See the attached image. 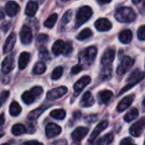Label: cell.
Masks as SVG:
<instances>
[{"label": "cell", "instance_id": "35", "mask_svg": "<svg viewBox=\"0 0 145 145\" xmlns=\"http://www.w3.org/2000/svg\"><path fill=\"white\" fill-rule=\"evenodd\" d=\"M92 34H93L92 31H91L89 28H86V29L82 30V31L78 34V36L76 37V38H77L78 40H85V39L90 37L92 36Z\"/></svg>", "mask_w": 145, "mask_h": 145}, {"label": "cell", "instance_id": "11", "mask_svg": "<svg viewBox=\"0 0 145 145\" xmlns=\"http://www.w3.org/2000/svg\"><path fill=\"white\" fill-rule=\"evenodd\" d=\"M116 56V50L112 48H107L101 59V64L103 66H108L110 65L111 63L113 62L114 59Z\"/></svg>", "mask_w": 145, "mask_h": 145}, {"label": "cell", "instance_id": "44", "mask_svg": "<svg viewBox=\"0 0 145 145\" xmlns=\"http://www.w3.org/2000/svg\"><path fill=\"white\" fill-rule=\"evenodd\" d=\"M72 51V46L71 42H66L65 43V55H68Z\"/></svg>", "mask_w": 145, "mask_h": 145}, {"label": "cell", "instance_id": "43", "mask_svg": "<svg viewBox=\"0 0 145 145\" xmlns=\"http://www.w3.org/2000/svg\"><path fill=\"white\" fill-rule=\"evenodd\" d=\"M8 95H9L8 91H4V92H3V93H1V95H0V102H1V103H3V102L8 99Z\"/></svg>", "mask_w": 145, "mask_h": 145}, {"label": "cell", "instance_id": "19", "mask_svg": "<svg viewBox=\"0 0 145 145\" xmlns=\"http://www.w3.org/2000/svg\"><path fill=\"white\" fill-rule=\"evenodd\" d=\"M14 63L13 57L8 56L2 62V72L4 74H8L14 69Z\"/></svg>", "mask_w": 145, "mask_h": 145}, {"label": "cell", "instance_id": "5", "mask_svg": "<svg viewBox=\"0 0 145 145\" xmlns=\"http://www.w3.org/2000/svg\"><path fill=\"white\" fill-rule=\"evenodd\" d=\"M43 92V89L42 87L37 86V87H33L31 90L29 91H25L23 94H22V100L25 104L26 105H30L32 104L36 98H37L38 96H40Z\"/></svg>", "mask_w": 145, "mask_h": 145}, {"label": "cell", "instance_id": "3", "mask_svg": "<svg viewBox=\"0 0 145 145\" xmlns=\"http://www.w3.org/2000/svg\"><path fill=\"white\" fill-rule=\"evenodd\" d=\"M93 15V10L89 6H83L80 8L76 14V28H78L82 24L86 23Z\"/></svg>", "mask_w": 145, "mask_h": 145}, {"label": "cell", "instance_id": "51", "mask_svg": "<svg viewBox=\"0 0 145 145\" xmlns=\"http://www.w3.org/2000/svg\"><path fill=\"white\" fill-rule=\"evenodd\" d=\"M3 135H4L3 133H1V134H0V138H2V137H3Z\"/></svg>", "mask_w": 145, "mask_h": 145}, {"label": "cell", "instance_id": "1", "mask_svg": "<svg viewBox=\"0 0 145 145\" xmlns=\"http://www.w3.org/2000/svg\"><path fill=\"white\" fill-rule=\"evenodd\" d=\"M115 18L119 22L130 23L135 20V19L137 18V14L132 8L121 7L116 11Z\"/></svg>", "mask_w": 145, "mask_h": 145}, {"label": "cell", "instance_id": "22", "mask_svg": "<svg viewBox=\"0 0 145 145\" xmlns=\"http://www.w3.org/2000/svg\"><path fill=\"white\" fill-rule=\"evenodd\" d=\"M38 10V4L35 1H29L26 4L25 13L27 16H34L37 11Z\"/></svg>", "mask_w": 145, "mask_h": 145}, {"label": "cell", "instance_id": "54", "mask_svg": "<svg viewBox=\"0 0 145 145\" xmlns=\"http://www.w3.org/2000/svg\"><path fill=\"white\" fill-rule=\"evenodd\" d=\"M1 105H2V103L0 102V107H1Z\"/></svg>", "mask_w": 145, "mask_h": 145}, {"label": "cell", "instance_id": "10", "mask_svg": "<svg viewBox=\"0 0 145 145\" xmlns=\"http://www.w3.org/2000/svg\"><path fill=\"white\" fill-rule=\"evenodd\" d=\"M91 82V77L88 76H82L80 78L74 85V91H75V96H78L81 92Z\"/></svg>", "mask_w": 145, "mask_h": 145}, {"label": "cell", "instance_id": "48", "mask_svg": "<svg viewBox=\"0 0 145 145\" xmlns=\"http://www.w3.org/2000/svg\"><path fill=\"white\" fill-rule=\"evenodd\" d=\"M100 3H102V4H105V3H110L112 0H98Z\"/></svg>", "mask_w": 145, "mask_h": 145}, {"label": "cell", "instance_id": "17", "mask_svg": "<svg viewBox=\"0 0 145 145\" xmlns=\"http://www.w3.org/2000/svg\"><path fill=\"white\" fill-rule=\"evenodd\" d=\"M134 98H135V96L133 94H131V95H128V96L125 97L124 99H122L117 105V111L123 112L125 110H127L133 104Z\"/></svg>", "mask_w": 145, "mask_h": 145}, {"label": "cell", "instance_id": "47", "mask_svg": "<svg viewBox=\"0 0 145 145\" xmlns=\"http://www.w3.org/2000/svg\"><path fill=\"white\" fill-rule=\"evenodd\" d=\"M9 25H10V24H9V23H7V25H2V30L3 29V31H8V26H9Z\"/></svg>", "mask_w": 145, "mask_h": 145}, {"label": "cell", "instance_id": "37", "mask_svg": "<svg viewBox=\"0 0 145 145\" xmlns=\"http://www.w3.org/2000/svg\"><path fill=\"white\" fill-rule=\"evenodd\" d=\"M39 57L43 60H48L50 59L49 53L48 52V50L46 49L45 47H41L40 48V49H39Z\"/></svg>", "mask_w": 145, "mask_h": 145}, {"label": "cell", "instance_id": "31", "mask_svg": "<svg viewBox=\"0 0 145 145\" xmlns=\"http://www.w3.org/2000/svg\"><path fill=\"white\" fill-rule=\"evenodd\" d=\"M66 116L65 110L63 109H58V110H54L50 112V116H52L54 119L58 120H63Z\"/></svg>", "mask_w": 145, "mask_h": 145}, {"label": "cell", "instance_id": "8", "mask_svg": "<svg viewBox=\"0 0 145 145\" xmlns=\"http://www.w3.org/2000/svg\"><path fill=\"white\" fill-rule=\"evenodd\" d=\"M145 126V118H141L138 121L135 122L130 128H129V133L133 137H139L142 135Z\"/></svg>", "mask_w": 145, "mask_h": 145}, {"label": "cell", "instance_id": "9", "mask_svg": "<svg viewBox=\"0 0 145 145\" xmlns=\"http://www.w3.org/2000/svg\"><path fill=\"white\" fill-rule=\"evenodd\" d=\"M20 41L23 44L25 45H28L31 42L32 40V32L31 28L25 25L22 26L20 31Z\"/></svg>", "mask_w": 145, "mask_h": 145}, {"label": "cell", "instance_id": "21", "mask_svg": "<svg viewBox=\"0 0 145 145\" xmlns=\"http://www.w3.org/2000/svg\"><path fill=\"white\" fill-rule=\"evenodd\" d=\"M65 42L62 40H57L52 47V52L55 55H59L65 53Z\"/></svg>", "mask_w": 145, "mask_h": 145}, {"label": "cell", "instance_id": "14", "mask_svg": "<svg viewBox=\"0 0 145 145\" xmlns=\"http://www.w3.org/2000/svg\"><path fill=\"white\" fill-rule=\"evenodd\" d=\"M45 133H46V136L48 138H54L60 134L61 127L55 123H49L46 126Z\"/></svg>", "mask_w": 145, "mask_h": 145}, {"label": "cell", "instance_id": "2", "mask_svg": "<svg viewBox=\"0 0 145 145\" xmlns=\"http://www.w3.org/2000/svg\"><path fill=\"white\" fill-rule=\"evenodd\" d=\"M97 52H98L97 48H95L94 46H91L86 48L84 51H82L80 54V57H79L80 65H82V66L90 65L95 59Z\"/></svg>", "mask_w": 145, "mask_h": 145}, {"label": "cell", "instance_id": "7", "mask_svg": "<svg viewBox=\"0 0 145 145\" xmlns=\"http://www.w3.org/2000/svg\"><path fill=\"white\" fill-rule=\"evenodd\" d=\"M68 89L66 87L61 86L56 88H54L50 91L48 92L47 93V99L49 100H55L58 99H60L61 97H63L65 94H66Z\"/></svg>", "mask_w": 145, "mask_h": 145}, {"label": "cell", "instance_id": "12", "mask_svg": "<svg viewBox=\"0 0 145 145\" xmlns=\"http://www.w3.org/2000/svg\"><path fill=\"white\" fill-rule=\"evenodd\" d=\"M88 132H89V130L88 127H77L71 133V138L75 143H79L87 136Z\"/></svg>", "mask_w": 145, "mask_h": 145}, {"label": "cell", "instance_id": "38", "mask_svg": "<svg viewBox=\"0 0 145 145\" xmlns=\"http://www.w3.org/2000/svg\"><path fill=\"white\" fill-rule=\"evenodd\" d=\"M71 16H72V12L71 10H68L65 12V14H64V16L62 17V20H61V24L62 25H67L71 20Z\"/></svg>", "mask_w": 145, "mask_h": 145}, {"label": "cell", "instance_id": "13", "mask_svg": "<svg viewBox=\"0 0 145 145\" xmlns=\"http://www.w3.org/2000/svg\"><path fill=\"white\" fill-rule=\"evenodd\" d=\"M108 124H109L108 121H102L101 122H99V123L98 124V126H97V127L93 129V131L92 132V133H91V135H90V137H89L88 142H89V143H93V142L99 137V135L101 133V132L104 131V130L108 127Z\"/></svg>", "mask_w": 145, "mask_h": 145}, {"label": "cell", "instance_id": "42", "mask_svg": "<svg viewBox=\"0 0 145 145\" xmlns=\"http://www.w3.org/2000/svg\"><path fill=\"white\" fill-rule=\"evenodd\" d=\"M120 145H137L136 144H134L133 142V140L130 138H124L121 140Z\"/></svg>", "mask_w": 145, "mask_h": 145}, {"label": "cell", "instance_id": "32", "mask_svg": "<svg viewBox=\"0 0 145 145\" xmlns=\"http://www.w3.org/2000/svg\"><path fill=\"white\" fill-rule=\"evenodd\" d=\"M58 20V14H52L48 17V19L44 22V25L48 28H53V26L55 25L56 21Z\"/></svg>", "mask_w": 145, "mask_h": 145}, {"label": "cell", "instance_id": "36", "mask_svg": "<svg viewBox=\"0 0 145 145\" xmlns=\"http://www.w3.org/2000/svg\"><path fill=\"white\" fill-rule=\"evenodd\" d=\"M62 74H63V67L62 66H58L53 71L51 77H52L53 80H58L62 76Z\"/></svg>", "mask_w": 145, "mask_h": 145}, {"label": "cell", "instance_id": "40", "mask_svg": "<svg viewBox=\"0 0 145 145\" xmlns=\"http://www.w3.org/2000/svg\"><path fill=\"white\" fill-rule=\"evenodd\" d=\"M138 37L140 41L145 40V26L141 25L138 30Z\"/></svg>", "mask_w": 145, "mask_h": 145}, {"label": "cell", "instance_id": "16", "mask_svg": "<svg viewBox=\"0 0 145 145\" xmlns=\"http://www.w3.org/2000/svg\"><path fill=\"white\" fill-rule=\"evenodd\" d=\"M20 10V8L18 3H16L14 1H9L6 3L5 5V11L6 14L9 17H14L15 16Z\"/></svg>", "mask_w": 145, "mask_h": 145}, {"label": "cell", "instance_id": "53", "mask_svg": "<svg viewBox=\"0 0 145 145\" xmlns=\"http://www.w3.org/2000/svg\"><path fill=\"white\" fill-rule=\"evenodd\" d=\"M2 145H10V144H3Z\"/></svg>", "mask_w": 145, "mask_h": 145}, {"label": "cell", "instance_id": "4", "mask_svg": "<svg viewBox=\"0 0 145 145\" xmlns=\"http://www.w3.org/2000/svg\"><path fill=\"white\" fill-rule=\"evenodd\" d=\"M144 72L140 71L138 69L134 70V71L131 73V75L129 76V77L127 78V85L125 88H122V90L120 92L119 95L122 94V93H125L126 91H127V90H129L130 88H132L133 87H134V86H135L136 84H138L140 81H142V80L144 79Z\"/></svg>", "mask_w": 145, "mask_h": 145}, {"label": "cell", "instance_id": "23", "mask_svg": "<svg viewBox=\"0 0 145 145\" xmlns=\"http://www.w3.org/2000/svg\"><path fill=\"white\" fill-rule=\"evenodd\" d=\"M133 39V32L131 30H124L119 35V40L124 44H128Z\"/></svg>", "mask_w": 145, "mask_h": 145}, {"label": "cell", "instance_id": "29", "mask_svg": "<svg viewBox=\"0 0 145 145\" xmlns=\"http://www.w3.org/2000/svg\"><path fill=\"white\" fill-rule=\"evenodd\" d=\"M138 115H139L138 110L137 108H133L129 112L126 114V116H124V120L127 122H131L132 121L136 119L138 116Z\"/></svg>", "mask_w": 145, "mask_h": 145}, {"label": "cell", "instance_id": "26", "mask_svg": "<svg viewBox=\"0 0 145 145\" xmlns=\"http://www.w3.org/2000/svg\"><path fill=\"white\" fill-rule=\"evenodd\" d=\"M99 97L105 105H108L113 97V93L110 90H103L99 93Z\"/></svg>", "mask_w": 145, "mask_h": 145}, {"label": "cell", "instance_id": "30", "mask_svg": "<svg viewBox=\"0 0 145 145\" xmlns=\"http://www.w3.org/2000/svg\"><path fill=\"white\" fill-rule=\"evenodd\" d=\"M21 112V107L17 102H12L9 105V113L12 116H17Z\"/></svg>", "mask_w": 145, "mask_h": 145}, {"label": "cell", "instance_id": "49", "mask_svg": "<svg viewBox=\"0 0 145 145\" xmlns=\"http://www.w3.org/2000/svg\"><path fill=\"white\" fill-rule=\"evenodd\" d=\"M3 18H4V13L2 9H0V20L3 19Z\"/></svg>", "mask_w": 145, "mask_h": 145}, {"label": "cell", "instance_id": "20", "mask_svg": "<svg viewBox=\"0 0 145 145\" xmlns=\"http://www.w3.org/2000/svg\"><path fill=\"white\" fill-rule=\"evenodd\" d=\"M93 104H94V99L92 93L89 91L86 92L80 101V105L82 107H90V106H93Z\"/></svg>", "mask_w": 145, "mask_h": 145}, {"label": "cell", "instance_id": "39", "mask_svg": "<svg viewBox=\"0 0 145 145\" xmlns=\"http://www.w3.org/2000/svg\"><path fill=\"white\" fill-rule=\"evenodd\" d=\"M48 36L46 34H39L37 38V42L38 44H45L48 42Z\"/></svg>", "mask_w": 145, "mask_h": 145}, {"label": "cell", "instance_id": "52", "mask_svg": "<svg viewBox=\"0 0 145 145\" xmlns=\"http://www.w3.org/2000/svg\"><path fill=\"white\" fill-rule=\"evenodd\" d=\"M61 1H63V2H67V1H69V0H61Z\"/></svg>", "mask_w": 145, "mask_h": 145}, {"label": "cell", "instance_id": "46", "mask_svg": "<svg viewBox=\"0 0 145 145\" xmlns=\"http://www.w3.org/2000/svg\"><path fill=\"white\" fill-rule=\"evenodd\" d=\"M4 122H5V119H4V114L3 113V114H1V115H0V130H1V128L3 127V126Z\"/></svg>", "mask_w": 145, "mask_h": 145}, {"label": "cell", "instance_id": "41", "mask_svg": "<svg viewBox=\"0 0 145 145\" xmlns=\"http://www.w3.org/2000/svg\"><path fill=\"white\" fill-rule=\"evenodd\" d=\"M82 69H83V66L82 65H80V64L79 65H76L73 66V68L71 69V73L72 74H77L80 71H82Z\"/></svg>", "mask_w": 145, "mask_h": 145}, {"label": "cell", "instance_id": "50", "mask_svg": "<svg viewBox=\"0 0 145 145\" xmlns=\"http://www.w3.org/2000/svg\"><path fill=\"white\" fill-rule=\"evenodd\" d=\"M133 1V3H134V4H138V3H139L142 0H132Z\"/></svg>", "mask_w": 145, "mask_h": 145}, {"label": "cell", "instance_id": "18", "mask_svg": "<svg viewBox=\"0 0 145 145\" xmlns=\"http://www.w3.org/2000/svg\"><path fill=\"white\" fill-rule=\"evenodd\" d=\"M16 42V34L14 32H12L6 39L5 43L3 45V53L7 54L10 52L13 48L14 47V44Z\"/></svg>", "mask_w": 145, "mask_h": 145}, {"label": "cell", "instance_id": "15", "mask_svg": "<svg viewBox=\"0 0 145 145\" xmlns=\"http://www.w3.org/2000/svg\"><path fill=\"white\" fill-rule=\"evenodd\" d=\"M96 29L99 31H107L111 29L112 25L110 21L106 18H100L96 20L94 24Z\"/></svg>", "mask_w": 145, "mask_h": 145}, {"label": "cell", "instance_id": "27", "mask_svg": "<svg viewBox=\"0 0 145 145\" xmlns=\"http://www.w3.org/2000/svg\"><path fill=\"white\" fill-rule=\"evenodd\" d=\"M46 65L43 61H39L37 62L34 67H33V70H32V72L35 74V75H41V74H43L45 71H46Z\"/></svg>", "mask_w": 145, "mask_h": 145}, {"label": "cell", "instance_id": "24", "mask_svg": "<svg viewBox=\"0 0 145 145\" xmlns=\"http://www.w3.org/2000/svg\"><path fill=\"white\" fill-rule=\"evenodd\" d=\"M48 108V105H47V106H43V105L40 106L39 108H37L36 110H32L31 112H30L28 114V116H27V119H29V120H36V119H37L42 114V112L44 110H46Z\"/></svg>", "mask_w": 145, "mask_h": 145}, {"label": "cell", "instance_id": "34", "mask_svg": "<svg viewBox=\"0 0 145 145\" xmlns=\"http://www.w3.org/2000/svg\"><path fill=\"white\" fill-rule=\"evenodd\" d=\"M114 139V136L112 133H108L105 137H103L101 139L99 140L98 144L96 145H110Z\"/></svg>", "mask_w": 145, "mask_h": 145}, {"label": "cell", "instance_id": "33", "mask_svg": "<svg viewBox=\"0 0 145 145\" xmlns=\"http://www.w3.org/2000/svg\"><path fill=\"white\" fill-rule=\"evenodd\" d=\"M112 75V68L110 67V65L108 66H104L102 71H101V74H100V77L102 80H108L110 78Z\"/></svg>", "mask_w": 145, "mask_h": 145}, {"label": "cell", "instance_id": "25", "mask_svg": "<svg viewBox=\"0 0 145 145\" xmlns=\"http://www.w3.org/2000/svg\"><path fill=\"white\" fill-rule=\"evenodd\" d=\"M29 59H30L29 53H27V52L21 53V54L20 55V58H19V68L20 70H24L26 67Z\"/></svg>", "mask_w": 145, "mask_h": 145}, {"label": "cell", "instance_id": "28", "mask_svg": "<svg viewBox=\"0 0 145 145\" xmlns=\"http://www.w3.org/2000/svg\"><path fill=\"white\" fill-rule=\"evenodd\" d=\"M26 128L24 125L22 124H15L14 126H13L12 129H11V132L14 135V136H20V135H22L24 133H26Z\"/></svg>", "mask_w": 145, "mask_h": 145}, {"label": "cell", "instance_id": "6", "mask_svg": "<svg viewBox=\"0 0 145 145\" xmlns=\"http://www.w3.org/2000/svg\"><path fill=\"white\" fill-rule=\"evenodd\" d=\"M134 65V59H132L129 56H125L122 59L121 62L120 64V65L117 67V74L119 76H122L125 73H127Z\"/></svg>", "mask_w": 145, "mask_h": 145}, {"label": "cell", "instance_id": "45", "mask_svg": "<svg viewBox=\"0 0 145 145\" xmlns=\"http://www.w3.org/2000/svg\"><path fill=\"white\" fill-rule=\"evenodd\" d=\"M21 145H43V144H42L38 141L33 140V141H26V142L23 143Z\"/></svg>", "mask_w": 145, "mask_h": 145}]
</instances>
